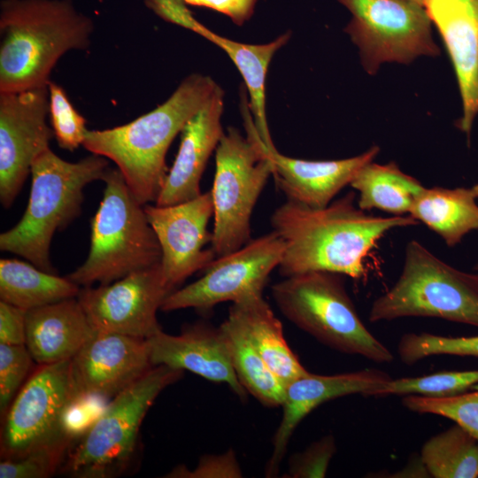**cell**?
Segmentation results:
<instances>
[{
    "label": "cell",
    "mask_w": 478,
    "mask_h": 478,
    "mask_svg": "<svg viewBox=\"0 0 478 478\" xmlns=\"http://www.w3.org/2000/svg\"><path fill=\"white\" fill-rule=\"evenodd\" d=\"M147 219L161 248V268L168 286L174 291L193 274L204 271L216 258L212 233L207 229L213 218L211 191L189 201L171 204L143 205Z\"/></svg>",
    "instance_id": "9a60e30c"
},
{
    "label": "cell",
    "mask_w": 478,
    "mask_h": 478,
    "mask_svg": "<svg viewBox=\"0 0 478 478\" xmlns=\"http://www.w3.org/2000/svg\"><path fill=\"white\" fill-rule=\"evenodd\" d=\"M420 460L435 478H476L478 439L455 423L424 443Z\"/></svg>",
    "instance_id": "f1b7e54d"
},
{
    "label": "cell",
    "mask_w": 478,
    "mask_h": 478,
    "mask_svg": "<svg viewBox=\"0 0 478 478\" xmlns=\"http://www.w3.org/2000/svg\"><path fill=\"white\" fill-rule=\"evenodd\" d=\"M187 4L212 9L227 15L237 26L243 25L254 12L258 0H183Z\"/></svg>",
    "instance_id": "60d3db41"
},
{
    "label": "cell",
    "mask_w": 478,
    "mask_h": 478,
    "mask_svg": "<svg viewBox=\"0 0 478 478\" xmlns=\"http://www.w3.org/2000/svg\"><path fill=\"white\" fill-rule=\"evenodd\" d=\"M416 2H418L419 4L424 5V0H414Z\"/></svg>",
    "instance_id": "b9f144b4"
},
{
    "label": "cell",
    "mask_w": 478,
    "mask_h": 478,
    "mask_svg": "<svg viewBox=\"0 0 478 478\" xmlns=\"http://www.w3.org/2000/svg\"><path fill=\"white\" fill-rule=\"evenodd\" d=\"M247 135L228 127L215 150V174L210 190L213 204L211 247L216 257L233 252L251 239V219L274 165L264 149L248 104L243 103Z\"/></svg>",
    "instance_id": "8992f818"
},
{
    "label": "cell",
    "mask_w": 478,
    "mask_h": 478,
    "mask_svg": "<svg viewBox=\"0 0 478 478\" xmlns=\"http://www.w3.org/2000/svg\"><path fill=\"white\" fill-rule=\"evenodd\" d=\"M173 291L159 263L109 284L82 287L77 299L96 332L149 339L162 330L157 312Z\"/></svg>",
    "instance_id": "4fadbf2b"
},
{
    "label": "cell",
    "mask_w": 478,
    "mask_h": 478,
    "mask_svg": "<svg viewBox=\"0 0 478 478\" xmlns=\"http://www.w3.org/2000/svg\"><path fill=\"white\" fill-rule=\"evenodd\" d=\"M478 184L447 189L423 188L409 215L436 233L449 247L478 229Z\"/></svg>",
    "instance_id": "cb8c5ba5"
},
{
    "label": "cell",
    "mask_w": 478,
    "mask_h": 478,
    "mask_svg": "<svg viewBox=\"0 0 478 478\" xmlns=\"http://www.w3.org/2000/svg\"><path fill=\"white\" fill-rule=\"evenodd\" d=\"M34 359L27 346L0 343V412L4 417Z\"/></svg>",
    "instance_id": "d590c367"
},
{
    "label": "cell",
    "mask_w": 478,
    "mask_h": 478,
    "mask_svg": "<svg viewBox=\"0 0 478 478\" xmlns=\"http://www.w3.org/2000/svg\"><path fill=\"white\" fill-rule=\"evenodd\" d=\"M70 443L69 441L61 439L36 447L19 458L3 459L0 462V477H50L59 467Z\"/></svg>",
    "instance_id": "d6a6232c"
},
{
    "label": "cell",
    "mask_w": 478,
    "mask_h": 478,
    "mask_svg": "<svg viewBox=\"0 0 478 478\" xmlns=\"http://www.w3.org/2000/svg\"><path fill=\"white\" fill-rule=\"evenodd\" d=\"M98 209L90 220V245L84 263L68 279L81 287L109 284L161 262V248L142 205L122 173L107 170Z\"/></svg>",
    "instance_id": "5b68a950"
},
{
    "label": "cell",
    "mask_w": 478,
    "mask_h": 478,
    "mask_svg": "<svg viewBox=\"0 0 478 478\" xmlns=\"http://www.w3.org/2000/svg\"><path fill=\"white\" fill-rule=\"evenodd\" d=\"M228 312L238 319L257 351L285 387L309 373L289 348L281 322L263 296L234 303Z\"/></svg>",
    "instance_id": "603a6c76"
},
{
    "label": "cell",
    "mask_w": 478,
    "mask_h": 478,
    "mask_svg": "<svg viewBox=\"0 0 478 478\" xmlns=\"http://www.w3.org/2000/svg\"><path fill=\"white\" fill-rule=\"evenodd\" d=\"M475 384H478V369L446 371L422 376L391 379L368 390L363 396L420 395L442 397L464 393Z\"/></svg>",
    "instance_id": "f546056e"
},
{
    "label": "cell",
    "mask_w": 478,
    "mask_h": 478,
    "mask_svg": "<svg viewBox=\"0 0 478 478\" xmlns=\"http://www.w3.org/2000/svg\"><path fill=\"white\" fill-rule=\"evenodd\" d=\"M285 252L284 240L274 230L216 258L196 281L173 291L161 311L193 308L208 312L223 302L238 303L263 296L270 274Z\"/></svg>",
    "instance_id": "8fae6325"
},
{
    "label": "cell",
    "mask_w": 478,
    "mask_h": 478,
    "mask_svg": "<svg viewBox=\"0 0 478 478\" xmlns=\"http://www.w3.org/2000/svg\"><path fill=\"white\" fill-rule=\"evenodd\" d=\"M166 477L173 478H240L243 472L233 449L218 455L203 456L197 466L189 470L181 466Z\"/></svg>",
    "instance_id": "74e56055"
},
{
    "label": "cell",
    "mask_w": 478,
    "mask_h": 478,
    "mask_svg": "<svg viewBox=\"0 0 478 478\" xmlns=\"http://www.w3.org/2000/svg\"><path fill=\"white\" fill-rule=\"evenodd\" d=\"M26 313L21 308L0 301V343H26Z\"/></svg>",
    "instance_id": "ab89813d"
},
{
    "label": "cell",
    "mask_w": 478,
    "mask_h": 478,
    "mask_svg": "<svg viewBox=\"0 0 478 478\" xmlns=\"http://www.w3.org/2000/svg\"><path fill=\"white\" fill-rule=\"evenodd\" d=\"M350 186L358 192L357 204L360 209H378L395 216L409 214L415 197L424 188L394 162L380 165L373 161L356 173Z\"/></svg>",
    "instance_id": "4316f807"
},
{
    "label": "cell",
    "mask_w": 478,
    "mask_h": 478,
    "mask_svg": "<svg viewBox=\"0 0 478 478\" xmlns=\"http://www.w3.org/2000/svg\"><path fill=\"white\" fill-rule=\"evenodd\" d=\"M352 15L345 32L358 47L370 74L384 62L410 63L420 56H436L431 19L414 0H337Z\"/></svg>",
    "instance_id": "30bf717a"
},
{
    "label": "cell",
    "mask_w": 478,
    "mask_h": 478,
    "mask_svg": "<svg viewBox=\"0 0 478 478\" xmlns=\"http://www.w3.org/2000/svg\"><path fill=\"white\" fill-rule=\"evenodd\" d=\"M474 270H475V271L477 272V274H478V263L475 265Z\"/></svg>",
    "instance_id": "7bdbcfd3"
},
{
    "label": "cell",
    "mask_w": 478,
    "mask_h": 478,
    "mask_svg": "<svg viewBox=\"0 0 478 478\" xmlns=\"http://www.w3.org/2000/svg\"><path fill=\"white\" fill-rule=\"evenodd\" d=\"M271 293L287 319L325 345L377 363L393 360L362 322L341 274L312 271L288 276Z\"/></svg>",
    "instance_id": "52a82bcc"
},
{
    "label": "cell",
    "mask_w": 478,
    "mask_h": 478,
    "mask_svg": "<svg viewBox=\"0 0 478 478\" xmlns=\"http://www.w3.org/2000/svg\"><path fill=\"white\" fill-rule=\"evenodd\" d=\"M451 57L463 104L459 128L470 134L478 113V0H424Z\"/></svg>",
    "instance_id": "d6986e66"
},
{
    "label": "cell",
    "mask_w": 478,
    "mask_h": 478,
    "mask_svg": "<svg viewBox=\"0 0 478 478\" xmlns=\"http://www.w3.org/2000/svg\"><path fill=\"white\" fill-rule=\"evenodd\" d=\"M95 333L77 297L26 313L25 345L38 365L72 359Z\"/></svg>",
    "instance_id": "7402d4cb"
},
{
    "label": "cell",
    "mask_w": 478,
    "mask_h": 478,
    "mask_svg": "<svg viewBox=\"0 0 478 478\" xmlns=\"http://www.w3.org/2000/svg\"><path fill=\"white\" fill-rule=\"evenodd\" d=\"M355 199L349 192L321 208L287 200L274 210L271 225L285 242L278 266L283 277L326 271L362 278L366 256L387 232L419 223L410 215L367 214Z\"/></svg>",
    "instance_id": "6da1fadb"
},
{
    "label": "cell",
    "mask_w": 478,
    "mask_h": 478,
    "mask_svg": "<svg viewBox=\"0 0 478 478\" xmlns=\"http://www.w3.org/2000/svg\"><path fill=\"white\" fill-rule=\"evenodd\" d=\"M402 404L412 412L448 418L478 439V391L442 397L405 395Z\"/></svg>",
    "instance_id": "4dcf8cb0"
},
{
    "label": "cell",
    "mask_w": 478,
    "mask_h": 478,
    "mask_svg": "<svg viewBox=\"0 0 478 478\" xmlns=\"http://www.w3.org/2000/svg\"><path fill=\"white\" fill-rule=\"evenodd\" d=\"M391 379L386 372L370 368L333 375L309 372L289 383L285 387L282 418L273 438L266 476H276L291 436L313 409L334 398L356 393L364 395Z\"/></svg>",
    "instance_id": "e0dca14e"
},
{
    "label": "cell",
    "mask_w": 478,
    "mask_h": 478,
    "mask_svg": "<svg viewBox=\"0 0 478 478\" xmlns=\"http://www.w3.org/2000/svg\"><path fill=\"white\" fill-rule=\"evenodd\" d=\"M219 328L234 370L247 392L265 406H281L285 386L265 363L238 319L228 312L227 318Z\"/></svg>",
    "instance_id": "83f0119b"
},
{
    "label": "cell",
    "mask_w": 478,
    "mask_h": 478,
    "mask_svg": "<svg viewBox=\"0 0 478 478\" xmlns=\"http://www.w3.org/2000/svg\"><path fill=\"white\" fill-rule=\"evenodd\" d=\"M147 340L153 366L190 371L208 381L226 383L242 400L247 397L219 327L197 322L186 327L180 335L161 330Z\"/></svg>",
    "instance_id": "ac0fdd59"
},
{
    "label": "cell",
    "mask_w": 478,
    "mask_h": 478,
    "mask_svg": "<svg viewBox=\"0 0 478 478\" xmlns=\"http://www.w3.org/2000/svg\"><path fill=\"white\" fill-rule=\"evenodd\" d=\"M403 317H435L478 328V274L456 269L410 241L399 278L369 312L372 322Z\"/></svg>",
    "instance_id": "ba28073f"
},
{
    "label": "cell",
    "mask_w": 478,
    "mask_h": 478,
    "mask_svg": "<svg viewBox=\"0 0 478 478\" xmlns=\"http://www.w3.org/2000/svg\"><path fill=\"white\" fill-rule=\"evenodd\" d=\"M182 374L183 370L153 366L113 397L104 414L69 451L65 470L78 477L104 478L125 466L148 410Z\"/></svg>",
    "instance_id": "9c48e42d"
},
{
    "label": "cell",
    "mask_w": 478,
    "mask_h": 478,
    "mask_svg": "<svg viewBox=\"0 0 478 478\" xmlns=\"http://www.w3.org/2000/svg\"><path fill=\"white\" fill-rule=\"evenodd\" d=\"M48 87L49 113L54 137L59 147L73 151L83 143L88 131L86 120L73 106L62 87L52 81Z\"/></svg>",
    "instance_id": "836d02e7"
},
{
    "label": "cell",
    "mask_w": 478,
    "mask_h": 478,
    "mask_svg": "<svg viewBox=\"0 0 478 478\" xmlns=\"http://www.w3.org/2000/svg\"><path fill=\"white\" fill-rule=\"evenodd\" d=\"M290 35L289 31L264 44L243 43L215 33L210 40L227 54L243 76L250 95L248 105L255 127L267 147H274V144L266 120V73L274 55L289 41Z\"/></svg>",
    "instance_id": "484cf974"
},
{
    "label": "cell",
    "mask_w": 478,
    "mask_h": 478,
    "mask_svg": "<svg viewBox=\"0 0 478 478\" xmlns=\"http://www.w3.org/2000/svg\"><path fill=\"white\" fill-rule=\"evenodd\" d=\"M397 351L401 361L407 365L432 355L478 357V335L446 337L429 333H407L401 337Z\"/></svg>",
    "instance_id": "1f68e13d"
},
{
    "label": "cell",
    "mask_w": 478,
    "mask_h": 478,
    "mask_svg": "<svg viewBox=\"0 0 478 478\" xmlns=\"http://www.w3.org/2000/svg\"><path fill=\"white\" fill-rule=\"evenodd\" d=\"M217 86L210 76L190 74L148 113L112 128L88 130L82 145L116 164L142 205L156 203L168 173L166 156L173 140Z\"/></svg>",
    "instance_id": "7a4b0ae2"
},
{
    "label": "cell",
    "mask_w": 478,
    "mask_h": 478,
    "mask_svg": "<svg viewBox=\"0 0 478 478\" xmlns=\"http://www.w3.org/2000/svg\"><path fill=\"white\" fill-rule=\"evenodd\" d=\"M336 451L335 438L328 435L313 442L305 451L293 454L289 460V478L325 477Z\"/></svg>",
    "instance_id": "8d00e7d4"
},
{
    "label": "cell",
    "mask_w": 478,
    "mask_h": 478,
    "mask_svg": "<svg viewBox=\"0 0 478 478\" xmlns=\"http://www.w3.org/2000/svg\"><path fill=\"white\" fill-rule=\"evenodd\" d=\"M111 399L96 394H74L63 410L60 435L72 443L80 440L107 409Z\"/></svg>",
    "instance_id": "e575fe53"
},
{
    "label": "cell",
    "mask_w": 478,
    "mask_h": 478,
    "mask_svg": "<svg viewBox=\"0 0 478 478\" xmlns=\"http://www.w3.org/2000/svg\"><path fill=\"white\" fill-rule=\"evenodd\" d=\"M73 395L71 359L38 365L4 417L1 456L16 459L36 447L66 440L60 435L59 423Z\"/></svg>",
    "instance_id": "7c38bea8"
},
{
    "label": "cell",
    "mask_w": 478,
    "mask_h": 478,
    "mask_svg": "<svg viewBox=\"0 0 478 478\" xmlns=\"http://www.w3.org/2000/svg\"><path fill=\"white\" fill-rule=\"evenodd\" d=\"M264 149L274 165L273 176L287 200L321 208L328 205L356 173L380 151L372 146L364 153L344 159L312 161L281 154L274 147Z\"/></svg>",
    "instance_id": "44dd1931"
},
{
    "label": "cell",
    "mask_w": 478,
    "mask_h": 478,
    "mask_svg": "<svg viewBox=\"0 0 478 478\" xmlns=\"http://www.w3.org/2000/svg\"><path fill=\"white\" fill-rule=\"evenodd\" d=\"M93 23L71 0H4L0 92L47 86L58 59L89 47Z\"/></svg>",
    "instance_id": "3957f363"
},
{
    "label": "cell",
    "mask_w": 478,
    "mask_h": 478,
    "mask_svg": "<svg viewBox=\"0 0 478 478\" xmlns=\"http://www.w3.org/2000/svg\"><path fill=\"white\" fill-rule=\"evenodd\" d=\"M49 87L0 92V201L9 208L35 158L49 149Z\"/></svg>",
    "instance_id": "5bb4252c"
},
{
    "label": "cell",
    "mask_w": 478,
    "mask_h": 478,
    "mask_svg": "<svg viewBox=\"0 0 478 478\" xmlns=\"http://www.w3.org/2000/svg\"><path fill=\"white\" fill-rule=\"evenodd\" d=\"M81 286L66 277L13 258L0 260V299L28 311L77 297Z\"/></svg>",
    "instance_id": "d4e9b609"
},
{
    "label": "cell",
    "mask_w": 478,
    "mask_h": 478,
    "mask_svg": "<svg viewBox=\"0 0 478 478\" xmlns=\"http://www.w3.org/2000/svg\"><path fill=\"white\" fill-rule=\"evenodd\" d=\"M144 3L164 20L189 29L208 41L214 34L192 15L183 0H144Z\"/></svg>",
    "instance_id": "f35d334b"
},
{
    "label": "cell",
    "mask_w": 478,
    "mask_h": 478,
    "mask_svg": "<svg viewBox=\"0 0 478 478\" xmlns=\"http://www.w3.org/2000/svg\"><path fill=\"white\" fill-rule=\"evenodd\" d=\"M152 366L147 339L96 331L71 359L74 394L112 400Z\"/></svg>",
    "instance_id": "2e32d148"
},
{
    "label": "cell",
    "mask_w": 478,
    "mask_h": 478,
    "mask_svg": "<svg viewBox=\"0 0 478 478\" xmlns=\"http://www.w3.org/2000/svg\"><path fill=\"white\" fill-rule=\"evenodd\" d=\"M223 109L224 91L218 85L181 130L176 158L156 204H176L202 194L200 181L206 163L224 134L221 126Z\"/></svg>",
    "instance_id": "ffe728a7"
},
{
    "label": "cell",
    "mask_w": 478,
    "mask_h": 478,
    "mask_svg": "<svg viewBox=\"0 0 478 478\" xmlns=\"http://www.w3.org/2000/svg\"><path fill=\"white\" fill-rule=\"evenodd\" d=\"M106 159L92 154L69 162L50 148L39 155L31 166L27 206L19 221L0 235V250L55 274L50 260L53 235L80 215L84 189L92 181L104 179L108 170Z\"/></svg>",
    "instance_id": "277c9868"
}]
</instances>
